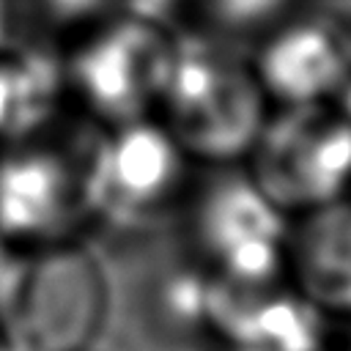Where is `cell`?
I'll use <instances>...</instances> for the list:
<instances>
[{"instance_id": "9a60e30c", "label": "cell", "mask_w": 351, "mask_h": 351, "mask_svg": "<svg viewBox=\"0 0 351 351\" xmlns=\"http://www.w3.org/2000/svg\"><path fill=\"white\" fill-rule=\"evenodd\" d=\"M11 255H14V250H11V247H5V244L0 241V302H3L5 280H8V266H11Z\"/></svg>"}, {"instance_id": "3957f363", "label": "cell", "mask_w": 351, "mask_h": 351, "mask_svg": "<svg viewBox=\"0 0 351 351\" xmlns=\"http://www.w3.org/2000/svg\"><path fill=\"white\" fill-rule=\"evenodd\" d=\"M247 176L282 211L304 214L351 186V123L326 101L266 115Z\"/></svg>"}, {"instance_id": "5bb4252c", "label": "cell", "mask_w": 351, "mask_h": 351, "mask_svg": "<svg viewBox=\"0 0 351 351\" xmlns=\"http://www.w3.org/2000/svg\"><path fill=\"white\" fill-rule=\"evenodd\" d=\"M101 0H47V8L58 16V19H77L90 14L93 8H99Z\"/></svg>"}, {"instance_id": "5b68a950", "label": "cell", "mask_w": 351, "mask_h": 351, "mask_svg": "<svg viewBox=\"0 0 351 351\" xmlns=\"http://www.w3.org/2000/svg\"><path fill=\"white\" fill-rule=\"evenodd\" d=\"M85 151L74 154L36 134L0 148V241L11 250L71 241L88 219Z\"/></svg>"}, {"instance_id": "ba28073f", "label": "cell", "mask_w": 351, "mask_h": 351, "mask_svg": "<svg viewBox=\"0 0 351 351\" xmlns=\"http://www.w3.org/2000/svg\"><path fill=\"white\" fill-rule=\"evenodd\" d=\"M203 324L228 351H321L324 313L293 285H236L208 277Z\"/></svg>"}, {"instance_id": "6da1fadb", "label": "cell", "mask_w": 351, "mask_h": 351, "mask_svg": "<svg viewBox=\"0 0 351 351\" xmlns=\"http://www.w3.org/2000/svg\"><path fill=\"white\" fill-rule=\"evenodd\" d=\"M107 313L99 261L74 239L14 250L0 302V351H82Z\"/></svg>"}, {"instance_id": "2e32d148", "label": "cell", "mask_w": 351, "mask_h": 351, "mask_svg": "<svg viewBox=\"0 0 351 351\" xmlns=\"http://www.w3.org/2000/svg\"><path fill=\"white\" fill-rule=\"evenodd\" d=\"M0 38H3V3H0Z\"/></svg>"}, {"instance_id": "7a4b0ae2", "label": "cell", "mask_w": 351, "mask_h": 351, "mask_svg": "<svg viewBox=\"0 0 351 351\" xmlns=\"http://www.w3.org/2000/svg\"><path fill=\"white\" fill-rule=\"evenodd\" d=\"M159 107L184 154L214 165L244 159L266 121L255 71L203 44L176 47Z\"/></svg>"}, {"instance_id": "30bf717a", "label": "cell", "mask_w": 351, "mask_h": 351, "mask_svg": "<svg viewBox=\"0 0 351 351\" xmlns=\"http://www.w3.org/2000/svg\"><path fill=\"white\" fill-rule=\"evenodd\" d=\"M346 33L326 22H299L277 33L258 55L255 77L266 99L291 104L326 101L343 71Z\"/></svg>"}, {"instance_id": "9c48e42d", "label": "cell", "mask_w": 351, "mask_h": 351, "mask_svg": "<svg viewBox=\"0 0 351 351\" xmlns=\"http://www.w3.org/2000/svg\"><path fill=\"white\" fill-rule=\"evenodd\" d=\"M288 228L285 274L321 313H351V200L343 195Z\"/></svg>"}, {"instance_id": "ac0fdd59", "label": "cell", "mask_w": 351, "mask_h": 351, "mask_svg": "<svg viewBox=\"0 0 351 351\" xmlns=\"http://www.w3.org/2000/svg\"><path fill=\"white\" fill-rule=\"evenodd\" d=\"M348 351H351V346H348Z\"/></svg>"}, {"instance_id": "e0dca14e", "label": "cell", "mask_w": 351, "mask_h": 351, "mask_svg": "<svg viewBox=\"0 0 351 351\" xmlns=\"http://www.w3.org/2000/svg\"><path fill=\"white\" fill-rule=\"evenodd\" d=\"M82 351H93V346H88V348H82Z\"/></svg>"}, {"instance_id": "8992f818", "label": "cell", "mask_w": 351, "mask_h": 351, "mask_svg": "<svg viewBox=\"0 0 351 351\" xmlns=\"http://www.w3.org/2000/svg\"><path fill=\"white\" fill-rule=\"evenodd\" d=\"M285 217L247 173L225 170L197 192L192 230L214 277L266 285L285 274Z\"/></svg>"}, {"instance_id": "277c9868", "label": "cell", "mask_w": 351, "mask_h": 351, "mask_svg": "<svg viewBox=\"0 0 351 351\" xmlns=\"http://www.w3.org/2000/svg\"><path fill=\"white\" fill-rule=\"evenodd\" d=\"M186 159L162 121L107 126L85 151L88 214L123 228L154 219L184 189Z\"/></svg>"}, {"instance_id": "7c38bea8", "label": "cell", "mask_w": 351, "mask_h": 351, "mask_svg": "<svg viewBox=\"0 0 351 351\" xmlns=\"http://www.w3.org/2000/svg\"><path fill=\"white\" fill-rule=\"evenodd\" d=\"M203 3L217 22L239 30L255 27L271 19L282 8V0H203Z\"/></svg>"}, {"instance_id": "4fadbf2b", "label": "cell", "mask_w": 351, "mask_h": 351, "mask_svg": "<svg viewBox=\"0 0 351 351\" xmlns=\"http://www.w3.org/2000/svg\"><path fill=\"white\" fill-rule=\"evenodd\" d=\"M335 110L351 123V33H346V47H343V71L335 85V93L329 96Z\"/></svg>"}, {"instance_id": "52a82bcc", "label": "cell", "mask_w": 351, "mask_h": 351, "mask_svg": "<svg viewBox=\"0 0 351 351\" xmlns=\"http://www.w3.org/2000/svg\"><path fill=\"white\" fill-rule=\"evenodd\" d=\"M176 47L148 22H121L90 38L71 60L69 80L107 126L148 118L159 104Z\"/></svg>"}, {"instance_id": "8fae6325", "label": "cell", "mask_w": 351, "mask_h": 351, "mask_svg": "<svg viewBox=\"0 0 351 351\" xmlns=\"http://www.w3.org/2000/svg\"><path fill=\"white\" fill-rule=\"evenodd\" d=\"M60 66L44 52L0 55V143L38 134L58 110Z\"/></svg>"}]
</instances>
